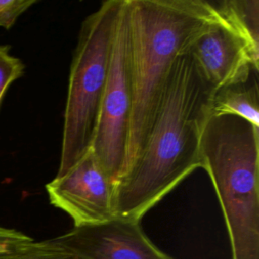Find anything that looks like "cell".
Segmentation results:
<instances>
[{"label":"cell","mask_w":259,"mask_h":259,"mask_svg":"<svg viewBox=\"0 0 259 259\" xmlns=\"http://www.w3.org/2000/svg\"><path fill=\"white\" fill-rule=\"evenodd\" d=\"M133 83L127 0L122 1L112 47L109 73L91 151L116 185L125 171Z\"/></svg>","instance_id":"obj_5"},{"label":"cell","mask_w":259,"mask_h":259,"mask_svg":"<svg viewBox=\"0 0 259 259\" xmlns=\"http://www.w3.org/2000/svg\"><path fill=\"white\" fill-rule=\"evenodd\" d=\"M123 0H108L82 22L70 67L60 165L62 176L92 148Z\"/></svg>","instance_id":"obj_4"},{"label":"cell","mask_w":259,"mask_h":259,"mask_svg":"<svg viewBox=\"0 0 259 259\" xmlns=\"http://www.w3.org/2000/svg\"><path fill=\"white\" fill-rule=\"evenodd\" d=\"M127 10L133 109L124 173L144 148L175 61L217 15L202 0H127Z\"/></svg>","instance_id":"obj_2"},{"label":"cell","mask_w":259,"mask_h":259,"mask_svg":"<svg viewBox=\"0 0 259 259\" xmlns=\"http://www.w3.org/2000/svg\"><path fill=\"white\" fill-rule=\"evenodd\" d=\"M22 61L10 54L9 46L0 45V101L7 88L23 75Z\"/></svg>","instance_id":"obj_12"},{"label":"cell","mask_w":259,"mask_h":259,"mask_svg":"<svg viewBox=\"0 0 259 259\" xmlns=\"http://www.w3.org/2000/svg\"><path fill=\"white\" fill-rule=\"evenodd\" d=\"M200 168L212 184L232 259H259V127L235 115H210L200 141Z\"/></svg>","instance_id":"obj_3"},{"label":"cell","mask_w":259,"mask_h":259,"mask_svg":"<svg viewBox=\"0 0 259 259\" xmlns=\"http://www.w3.org/2000/svg\"><path fill=\"white\" fill-rule=\"evenodd\" d=\"M212 4L217 13L259 52V1L226 0Z\"/></svg>","instance_id":"obj_10"},{"label":"cell","mask_w":259,"mask_h":259,"mask_svg":"<svg viewBox=\"0 0 259 259\" xmlns=\"http://www.w3.org/2000/svg\"><path fill=\"white\" fill-rule=\"evenodd\" d=\"M257 72L248 79L214 91L210 103V115H235L259 127V87Z\"/></svg>","instance_id":"obj_9"},{"label":"cell","mask_w":259,"mask_h":259,"mask_svg":"<svg viewBox=\"0 0 259 259\" xmlns=\"http://www.w3.org/2000/svg\"><path fill=\"white\" fill-rule=\"evenodd\" d=\"M31 240L32 238L22 232L0 226V257L15 251Z\"/></svg>","instance_id":"obj_14"},{"label":"cell","mask_w":259,"mask_h":259,"mask_svg":"<svg viewBox=\"0 0 259 259\" xmlns=\"http://www.w3.org/2000/svg\"><path fill=\"white\" fill-rule=\"evenodd\" d=\"M0 259H79L73 252L63 246L56 238L42 241L33 239Z\"/></svg>","instance_id":"obj_11"},{"label":"cell","mask_w":259,"mask_h":259,"mask_svg":"<svg viewBox=\"0 0 259 259\" xmlns=\"http://www.w3.org/2000/svg\"><path fill=\"white\" fill-rule=\"evenodd\" d=\"M55 238L79 259H173L148 238L140 222L120 218L74 226Z\"/></svg>","instance_id":"obj_8"},{"label":"cell","mask_w":259,"mask_h":259,"mask_svg":"<svg viewBox=\"0 0 259 259\" xmlns=\"http://www.w3.org/2000/svg\"><path fill=\"white\" fill-rule=\"evenodd\" d=\"M35 2V0H0V27L11 28L18 17Z\"/></svg>","instance_id":"obj_13"},{"label":"cell","mask_w":259,"mask_h":259,"mask_svg":"<svg viewBox=\"0 0 259 259\" xmlns=\"http://www.w3.org/2000/svg\"><path fill=\"white\" fill-rule=\"evenodd\" d=\"M115 184L90 150L62 176L46 185L50 202L70 215L74 226L94 225L114 215Z\"/></svg>","instance_id":"obj_6"},{"label":"cell","mask_w":259,"mask_h":259,"mask_svg":"<svg viewBox=\"0 0 259 259\" xmlns=\"http://www.w3.org/2000/svg\"><path fill=\"white\" fill-rule=\"evenodd\" d=\"M186 52L215 90L244 81L253 71H258L259 52L218 13L192 39Z\"/></svg>","instance_id":"obj_7"},{"label":"cell","mask_w":259,"mask_h":259,"mask_svg":"<svg viewBox=\"0 0 259 259\" xmlns=\"http://www.w3.org/2000/svg\"><path fill=\"white\" fill-rule=\"evenodd\" d=\"M215 89L187 52L175 61L144 148L115 186L114 215L141 219L196 168Z\"/></svg>","instance_id":"obj_1"}]
</instances>
